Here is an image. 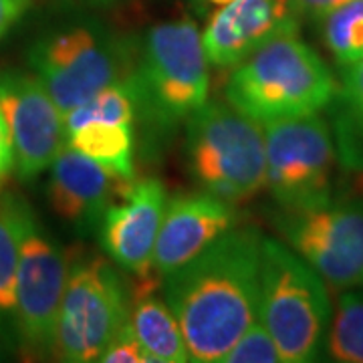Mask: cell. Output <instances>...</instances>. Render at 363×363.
I'll use <instances>...</instances> for the list:
<instances>
[{
	"mask_svg": "<svg viewBox=\"0 0 363 363\" xmlns=\"http://www.w3.org/2000/svg\"><path fill=\"white\" fill-rule=\"evenodd\" d=\"M260 240L259 230L233 226L162 279L164 301L180 323L190 362H220L257 319Z\"/></svg>",
	"mask_w": 363,
	"mask_h": 363,
	"instance_id": "obj_1",
	"label": "cell"
},
{
	"mask_svg": "<svg viewBox=\"0 0 363 363\" xmlns=\"http://www.w3.org/2000/svg\"><path fill=\"white\" fill-rule=\"evenodd\" d=\"M295 33L279 35L234 67L226 101L260 125L274 119L319 113L335 95L325 61Z\"/></svg>",
	"mask_w": 363,
	"mask_h": 363,
	"instance_id": "obj_2",
	"label": "cell"
},
{
	"mask_svg": "<svg viewBox=\"0 0 363 363\" xmlns=\"http://www.w3.org/2000/svg\"><path fill=\"white\" fill-rule=\"evenodd\" d=\"M257 319L285 363L317 362L331 323L329 286L309 262L277 238L260 240Z\"/></svg>",
	"mask_w": 363,
	"mask_h": 363,
	"instance_id": "obj_3",
	"label": "cell"
},
{
	"mask_svg": "<svg viewBox=\"0 0 363 363\" xmlns=\"http://www.w3.org/2000/svg\"><path fill=\"white\" fill-rule=\"evenodd\" d=\"M138 113L152 133H169L208 101V59L190 18L150 28L133 71Z\"/></svg>",
	"mask_w": 363,
	"mask_h": 363,
	"instance_id": "obj_4",
	"label": "cell"
},
{
	"mask_svg": "<svg viewBox=\"0 0 363 363\" xmlns=\"http://www.w3.org/2000/svg\"><path fill=\"white\" fill-rule=\"evenodd\" d=\"M186 152L194 180L204 192L240 202L264 186V131L228 104L206 101L188 117Z\"/></svg>",
	"mask_w": 363,
	"mask_h": 363,
	"instance_id": "obj_5",
	"label": "cell"
},
{
	"mask_svg": "<svg viewBox=\"0 0 363 363\" xmlns=\"http://www.w3.org/2000/svg\"><path fill=\"white\" fill-rule=\"evenodd\" d=\"M28 67L63 116L135 71L130 49L93 25H73L45 35L30 47Z\"/></svg>",
	"mask_w": 363,
	"mask_h": 363,
	"instance_id": "obj_6",
	"label": "cell"
},
{
	"mask_svg": "<svg viewBox=\"0 0 363 363\" xmlns=\"http://www.w3.org/2000/svg\"><path fill=\"white\" fill-rule=\"evenodd\" d=\"M130 311L116 267L97 255L79 257L67 267L52 355L67 363L99 362L109 341L130 321Z\"/></svg>",
	"mask_w": 363,
	"mask_h": 363,
	"instance_id": "obj_7",
	"label": "cell"
},
{
	"mask_svg": "<svg viewBox=\"0 0 363 363\" xmlns=\"http://www.w3.org/2000/svg\"><path fill=\"white\" fill-rule=\"evenodd\" d=\"M274 228L335 291L363 289V196L311 208H281Z\"/></svg>",
	"mask_w": 363,
	"mask_h": 363,
	"instance_id": "obj_8",
	"label": "cell"
},
{
	"mask_svg": "<svg viewBox=\"0 0 363 363\" xmlns=\"http://www.w3.org/2000/svg\"><path fill=\"white\" fill-rule=\"evenodd\" d=\"M264 186L281 208H311L333 198L335 142L319 113L262 123Z\"/></svg>",
	"mask_w": 363,
	"mask_h": 363,
	"instance_id": "obj_9",
	"label": "cell"
},
{
	"mask_svg": "<svg viewBox=\"0 0 363 363\" xmlns=\"http://www.w3.org/2000/svg\"><path fill=\"white\" fill-rule=\"evenodd\" d=\"M67 267L65 252L33 212L21 245L13 319L16 345L30 355H52Z\"/></svg>",
	"mask_w": 363,
	"mask_h": 363,
	"instance_id": "obj_10",
	"label": "cell"
},
{
	"mask_svg": "<svg viewBox=\"0 0 363 363\" xmlns=\"http://www.w3.org/2000/svg\"><path fill=\"white\" fill-rule=\"evenodd\" d=\"M0 109L13 140L14 172L33 182L65 145L63 113L39 79L16 69L0 71Z\"/></svg>",
	"mask_w": 363,
	"mask_h": 363,
	"instance_id": "obj_11",
	"label": "cell"
},
{
	"mask_svg": "<svg viewBox=\"0 0 363 363\" xmlns=\"http://www.w3.org/2000/svg\"><path fill=\"white\" fill-rule=\"evenodd\" d=\"M49 169V204L57 216L81 234L97 233L107 208L135 182L111 174L69 143L59 150Z\"/></svg>",
	"mask_w": 363,
	"mask_h": 363,
	"instance_id": "obj_12",
	"label": "cell"
},
{
	"mask_svg": "<svg viewBox=\"0 0 363 363\" xmlns=\"http://www.w3.org/2000/svg\"><path fill=\"white\" fill-rule=\"evenodd\" d=\"M168 194L156 178L133 182L128 192L107 208L99 242L117 267L147 277L154 272V248Z\"/></svg>",
	"mask_w": 363,
	"mask_h": 363,
	"instance_id": "obj_13",
	"label": "cell"
},
{
	"mask_svg": "<svg viewBox=\"0 0 363 363\" xmlns=\"http://www.w3.org/2000/svg\"><path fill=\"white\" fill-rule=\"evenodd\" d=\"M298 30L291 0H230L202 35L208 65L236 67L279 35Z\"/></svg>",
	"mask_w": 363,
	"mask_h": 363,
	"instance_id": "obj_14",
	"label": "cell"
},
{
	"mask_svg": "<svg viewBox=\"0 0 363 363\" xmlns=\"http://www.w3.org/2000/svg\"><path fill=\"white\" fill-rule=\"evenodd\" d=\"M233 226L234 210L226 200L208 192L169 198L154 248L157 279L196 259Z\"/></svg>",
	"mask_w": 363,
	"mask_h": 363,
	"instance_id": "obj_15",
	"label": "cell"
},
{
	"mask_svg": "<svg viewBox=\"0 0 363 363\" xmlns=\"http://www.w3.org/2000/svg\"><path fill=\"white\" fill-rule=\"evenodd\" d=\"M147 289H152V283L140 289L135 305L130 311V323L142 343L147 362H190V353L176 315L166 301L154 297Z\"/></svg>",
	"mask_w": 363,
	"mask_h": 363,
	"instance_id": "obj_16",
	"label": "cell"
},
{
	"mask_svg": "<svg viewBox=\"0 0 363 363\" xmlns=\"http://www.w3.org/2000/svg\"><path fill=\"white\" fill-rule=\"evenodd\" d=\"M331 133L339 164L363 172V61L341 69V83L329 104Z\"/></svg>",
	"mask_w": 363,
	"mask_h": 363,
	"instance_id": "obj_17",
	"label": "cell"
},
{
	"mask_svg": "<svg viewBox=\"0 0 363 363\" xmlns=\"http://www.w3.org/2000/svg\"><path fill=\"white\" fill-rule=\"evenodd\" d=\"M65 143L123 180H133V123L93 119L65 128Z\"/></svg>",
	"mask_w": 363,
	"mask_h": 363,
	"instance_id": "obj_18",
	"label": "cell"
},
{
	"mask_svg": "<svg viewBox=\"0 0 363 363\" xmlns=\"http://www.w3.org/2000/svg\"><path fill=\"white\" fill-rule=\"evenodd\" d=\"M33 208L16 192H0V319L13 329L14 285L21 245ZM14 333V329H13Z\"/></svg>",
	"mask_w": 363,
	"mask_h": 363,
	"instance_id": "obj_19",
	"label": "cell"
},
{
	"mask_svg": "<svg viewBox=\"0 0 363 363\" xmlns=\"http://www.w3.org/2000/svg\"><path fill=\"white\" fill-rule=\"evenodd\" d=\"M325 350L333 362L363 363V291H341Z\"/></svg>",
	"mask_w": 363,
	"mask_h": 363,
	"instance_id": "obj_20",
	"label": "cell"
},
{
	"mask_svg": "<svg viewBox=\"0 0 363 363\" xmlns=\"http://www.w3.org/2000/svg\"><path fill=\"white\" fill-rule=\"evenodd\" d=\"M323 40L339 69L363 61V0H351L323 21Z\"/></svg>",
	"mask_w": 363,
	"mask_h": 363,
	"instance_id": "obj_21",
	"label": "cell"
},
{
	"mask_svg": "<svg viewBox=\"0 0 363 363\" xmlns=\"http://www.w3.org/2000/svg\"><path fill=\"white\" fill-rule=\"evenodd\" d=\"M281 353L267 331V327L255 319L252 323L245 329V333L236 339L230 350L224 353L220 363H279Z\"/></svg>",
	"mask_w": 363,
	"mask_h": 363,
	"instance_id": "obj_22",
	"label": "cell"
},
{
	"mask_svg": "<svg viewBox=\"0 0 363 363\" xmlns=\"http://www.w3.org/2000/svg\"><path fill=\"white\" fill-rule=\"evenodd\" d=\"M101 363H145L147 357L143 353L142 343L135 335L131 323L123 325L116 333V337L109 341V345L105 347L101 357Z\"/></svg>",
	"mask_w": 363,
	"mask_h": 363,
	"instance_id": "obj_23",
	"label": "cell"
},
{
	"mask_svg": "<svg viewBox=\"0 0 363 363\" xmlns=\"http://www.w3.org/2000/svg\"><path fill=\"white\" fill-rule=\"evenodd\" d=\"M351 0H291V13L307 21H315L321 23L329 13H333L335 9L347 4Z\"/></svg>",
	"mask_w": 363,
	"mask_h": 363,
	"instance_id": "obj_24",
	"label": "cell"
},
{
	"mask_svg": "<svg viewBox=\"0 0 363 363\" xmlns=\"http://www.w3.org/2000/svg\"><path fill=\"white\" fill-rule=\"evenodd\" d=\"M33 0H0V39L13 28L30 9Z\"/></svg>",
	"mask_w": 363,
	"mask_h": 363,
	"instance_id": "obj_25",
	"label": "cell"
},
{
	"mask_svg": "<svg viewBox=\"0 0 363 363\" xmlns=\"http://www.w3.org/2000/svg\"><path fill=\"white\" fill-rule=\"evenodd\" d=\"M14 172V152L13 140H11V131L6 125V119L2 116L0 109V188L2 184L9 180V176Z\"/></svg>",
	"mask_w": 363,
	"mask_h": 363,
	"instance_id": "obj_26",
	"label": "cell"
},
{
	"mask_svg": "<svg viewBox=\"0 0 363 363\" xmlns=\"http://www.w3.org/2000/svg\"><path fill=\"white\" fill-rule=\"evenodd\" d=\"M16 337L13 329L0 319V362H9L16 351Z\"/></svg>",
	"mask_w": 363,
	"mask_h": 363,
	"instance_id": "obj_27",
	"label": "cell"
},
{
	"mask_svg": "<svg viewBox=\"0 0 363 363\" xmlns=\"http://www.w3.org/2000/svg\"><path fill=\"white\" fill-rule=\"evenodd\" d=\"M210 2H214V4H218V6H222V4H226V2H230V0H210Z\"/></svg>",
	"mask_w": 363,
	"mask_h": 363,
	"instance_id": "obj_28",
	"label": "cell"
}]
</instances>
